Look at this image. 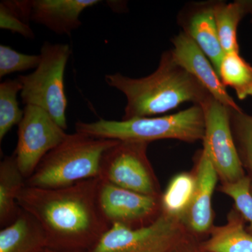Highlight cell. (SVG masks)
Returning <instances> with one entry per match:
<instances>
[{
    "instance_id": "obj_27",
    "label": "cell",
    "mask_w": 252,
    "mask_h": 252,
    "mask_svg": "<svg viewBox=\"0 0 252 252\" xmlns=\"http://www.w3.org/2000/svg\"><path fill=\"white\" fill-rule=\"evenodd\" d=\"M250 14L252 16V0H250Z\"/></svg>"
},
{
    "instance_id": "obj_2",
    "label": "cell",
    "mask_w": 252,
    "mask_h": 252,
    "mask_svg": "<svg viewBox=\"0 0 252 252\" xmlns=\"http://www.w3.org/2000/svg\"><path fill=\"white\" fill-rule=\"evenodd\" d=\"M105 81L125 94L127 102L122 120L153 117L187 102L201 105L212 97L177 63L171 50L162 53L158 67L147 77L134 79L116 73L106 75Z\"/></svg>"
},
{
    "instance_id": "obj_23",
    "label": "cell",
    "mask_w": 252,
    "mask_h": 252,
    "mask_svg": "<svg viewBox=\"0 0 252 252\" xmlns=\"http://www.w3.org/2000/svg\"><path fill=\"white\" fill-rule=\"evenodd\" d=\"M31 1H1L0 3V28L33 39L34 34L30 27Z\"/></svg>"
},
{
    "instance_id": "obj_16",
    "label": "cell",
    "mask_w": 252,
    "mask_h": 252,
    "mask_svg": "<svg viewBox=\"0 0 252 252\" xmlns=\"http://www.w3.org/2000/svg\"><path fill=\"white\" fill-rule=\"evenodd\" d=\"M26 178L18 167L14 155L6 157L0 162V227L14 221L21 212L18 194L26 187Z\"/></svg>"
},
{
    "instance_id": "obj_13",
    "label": "cell",
    "mask_w": 252,
    "mask_h": 252,
    "mask_svg": "<svg viewBox=\"0 0 252 252\" xmlns=\"http://www.w3.org/2000/svg\"><path fill=\"white\" fill-rule=\"evenodd\" d=\"M195 176L193 200L182 223L193 233L201 234L212 228V199L219 178L216 169L203 149L199 156Z\"/></svg>"
},
{
    "instance_id": "obj_12",
    "label": "cell",
    "mask_w": 252,
    "mask_h": 252,
    "mask_svg": "<svg viewBox=\"0 0 252 252\" xmlns=\"http://www.w3.org/2000/svg\"><path fill=\"white\" fill-rule=\"evenodd\" d=\"M215 6V1L188 3L177 15V23L206 55L218 73L225 53L219 38Z\"/></svg>"
},
{
    "instance_id": "obj_9",
    "label": "cell",
    "mask_w": 252,
    "mask_h": 252,
    "mask_svg": "<svg viewBox=\"0 0 252 252\" xmlns=\"http://www.w3.org/2000/svg\"><path fill=\"white\" fill-rule=\"evenodd\" d=\"M18 124V143L14 156L26 180L36 170L43 158L62 143L68 134L44 109L26 105Z\"/></svg>"
},
{
    "instance_id": "obj_5",
    "label": "cell",
    "mask_w": 252,
    "mask_h": 252,
    "mask_svg": "<svg viewBox=\"0 0 252 252\" xmlns=\"http://www.w3.org/2000/svg\"><path fill=\"white\" fill-rule=\"evenodd\" d=\"M71 52L68 44L46 41L41 46V61L35 70L18 77L22 84L23 103L44 109L64 130L67 128V100L64 78Z\"/></svg>"
},
{
    "instance_id": "obj_6",
    "label": "cell",
    "mask_w": 252,
    "mask_h": 252,
    "mask_svg": "<svg viewBox=\"0 0 252 252\" xmlns=\"http://www.w3.org/2000/svg\"><path fill=\"white\" fill-rule=\"evenodd\" d=\"M182 220L162 213L150 224L132 228L111 225L86 252H169L183 235Z\"/></svg>"
},
{
    "instance_id": "obj_10",
    "label": "cell",
    "mask_w": 252,
    "mask_h": 252,
    "mask_svg": "<svg viewBox=\"0 0 252 252\" xmlns=\"http://www.w3.org/2000/svg\"><path fill=\"white\" fill-rule=\"evenodd\" d=\"M97 201L102 216L110 226L119 224L141 228L152 223L161 214L159 212L161 210L160 197L137 193L101 180Z\"/></svg>"
},
{
    "instance_id": "obj_24",
    "label": "cell",
    "mask_w": 252,
    "mask_h": 252,
    "mask_svg": "<svg viewBox=\"0 0 252 252\" xmlns=\"http://www.w3.org/2000/svg\"><path fill=\"white\" fill-rule=\"evenodd\" d=\"M220 191L233 199L237 211L248 223L246 230L252 235V195L248 177L233 183L222 185Z\"/></svg>"
},
{
    "instance_id": "obj_1",
    "label": "cell",
    "mask_w": 252,
    "mask_h": 252,
    "mask_svg": "<svg viewBox=\"0 0 252 252\" xmlns=\"http://www.w3.org/2000/svg\"><path fill=\"white\" fill-rule=\"evenodd\" d=\"M99 181L97 177L56 189L26 185L18 204L40 223L48 248L86 252L111 227L99 210Z\"/></svg>"
},
{
    "instance_id": "obj_18",
    "label": "cell",
    "mask_w": 252,
    "mask_h": 252,
    "mask_svg": "<svg viewBox=\"0 0 252 252\" xmlns=\"http://www.w3.org/2000/svg\"><path fill=\"white\" fill-rule=\"evenodd\" d=\"M250 0L215 1V16L220 44L225 54L240 53L237 31L240 21L250 14Z\"/></svg>"
},
{
    "instance_id": "obj_4",
    "label": "cell",
    "mask_w": 252,
    "mask_h": 252,
    "mask_svg": "<svg viewBox=\"0 0 252 252\" xmlns=\"http://www.w3.org/2000/svg\"><path fill=\"white\" fill-rule=\"evenodd\" d=\"M118 142L78 132L68 134L62 143L43 158L26 185L61 188L97 178L104 154Z\"/></svg>"
},
{
    "instance_id": "obj_7",
    "label": "cell",
    "mask_w": 252,
    "mask_h": 252,
    "mask_svg": "<svg viewBox=\"0 0 252 252\" xmlns=\"http://www.w3.org/2000/svg\"><path fill=\"white\" fill-rule=\"evenodd\" d=\"M148 144L119 141L104 154L99 178L137 193L160 197L147 157Z\"/></svg>"
},
{
    "instance_id": "obj_25",
    "label": "cell",
    "mask_w": 252,
    "mask_h": 252,
    "mask_svg": "<svg viewBox=\"0 0 252 252\" xmlns=\"http://www.w3.org/2000/svg\"><path fill=\"white\" fill-rule=\"evenodd\" d=\"M41 61L40 55L25 54L9 46H0V77L12 73L36 69Z\"/></svg>"
},
{
    "instance_id": "obj_26",
    "label": "cell",
    "mask_w": 252,
    "mask_h": 252,
    "mask_svg": "<svg viewBox=\"0 0 252 252\" xmlns=\"http://www.w3.org/2000/svg\"><path fill=\"white\" fill-rule=\"evenodd\" d=\"M40 252H86L84 251H69V250H55V249H51L49 248H46L44 249L42 251Z\"/></svg>"
},
{
    "instance_id": "obj_3",
    "label": "cell",
    "mask_w": 252,
    "mask_h": 252,
    "mask_svg": "<svg viewBox=\"0 0 252 252\" xmlns=\"http://www.w3.org/2000/svg\"><path fill=\"white\" fill-rule=\"evenodd\" d=\"M205 116L201 106L192 107L170 115L134 118L129 120L78 122L76 131L97 137L123 142H146L177 140L188 143L203 140Z\"/></svg>"
},
{
    "instance_id": "obj_8",
    "label": "cell",
    "mask_w": 252,
    "mask_h": 252,
    "mask_svg": "<svg viewBox=\"0 0 252 252\" xmlns=\"http://www.w3.org/2000/svg\"><path fill=\"white\" fill-rule=\"evenodd\" d=\"M205 116L203 150L224 184L233 183L246 176L233 139L229 108L213 97L201 104Z\"/></svg>"
},
{
    "instance_id": "obj_20",
    "label": "cell",
    "mask_w": 252,
    "mask_h": 252,
    "mask_svg": "<svg viewBox=\"0 0 252 252\" xmlns=\"http://www.w3.org/2000/svg\"><path fill=\"white\" fill-rule=\"evenodd\" d=\"M218 74L222 84L233 89L239 99L252 97V66L240 53L225 54Z\"/></svg>"
},
{
    "instance_id": "obj_21",
    "label": "cell",
    "mask_w": 252,
    "mask_h": 252,
    "mask_svg": "<svg viewBox=\"0 0 252 252\" xmlns=\"http://www.w3.org/2000/svg\"><path fill=\"white\" fill-rule=\"evenodd\" d=\"M230 121L237 150L250 180L252 195V115L243 109H230Z\"/></svg>"
},
{
    "instance_id": "obj_19",
    "label": "cell",
    "mask_w": 252,
    "mask_h": 252,
    "mask_svg": "<svg viewBox=\"0 0 252 252\" xmlns=\"http://www.w3.org/2000/svg\"><path fill=\"white\" fill-rule=\"evenodd\" d=\"M195 176L184 172L176 175L160 197L162 213L183 220L193 200Z\"/></svg>"
},
{
    "instance_id": "obj_14",
    "label": "cell",
    "mask_w": 252,
    "mask_h": 252,
    "mask_svg": "<svg viewBox=\"0 0 252 252\" xmlns=\"http://www.w3.org/2000/svg\"><path fill=\"white\" fill-rule=\"evenodd\" d=\"M97 0H32L31 21L59 34H69L81 25L84 10L99 4Z\"/></svg>"
},
{
    "instance_id": "obj_15",
    "label": "cell",
    "mask_w": 252,
    "mask_h": 252,
    "mask_svg": "<svg viewBox=\"0 0 252 252\" xmlns=\"http://www.w3.org/2000/svg\"><path fill=\"white\" fill-rule=\"evenodd\" d=\"M48 248L40 223L21 209L17 218L0 231V252H40Z\"/></svg>"
},
{
    "instance_id": "obj_17",
    "label": "cell",
    "mask_w": 252,
    "mask_h": 252,
    "mask_svg": "<svg viewBox=\"0 0 252 252\" xmlns=\"http://www.w3.org/2000/svg\"><path fill=\"white\" fill-rule=\"evenodd\" d=\"M245 220L238 211L232 212L228 222L212 227L211 237L204 244L207 252H252V235L246 230Z\"/></svg>"
},
{
    "instance_id": "obj_11",
    "label": "cell",
    "mask_w": 252,
    "mask_h": 252,
    "mask_svg": "<svg viewBox=\"0 0 252 252\" xmlns=\"http://www.w3.org/2000/svg\"><path fill=\"white\" fill-rule=\"evenodd\" d=\"M172 54L177 63L195 77L214 98L228 108L241 109L228 94L211 61L190 36L181 32L172 38Z\"/></svg>"
},
{
    "instance_id": "obj_22",
    "label": "cell",
    "mask_w": 252,
    "mask_h": 252,
    "mask_svg": "<svg viewBox=\"0 0 252 252\" xmlns=\"http://www.w3.org/2000/svg\"><path fill=\"white\" fill-rule=\"evenodd\" d=\"M19 79H8L0 84V142L15 125L22 121L24 111L18 104L17 95L22 91Z\"/></svg>"
}]
</instances>
